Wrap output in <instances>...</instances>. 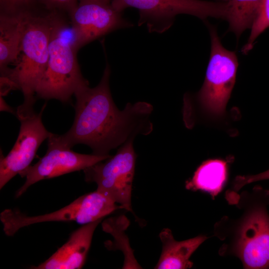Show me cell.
<instances>
[{"label":"cell","instance_id":"2e32d148","mask_svg":"<svg viewBox=\"0 0 269 269\" xmlns=\"http://www.w3.org/2000/svg\"><path fill=\"white\" fill-rule=\"evenodd\" d=\"M130 224V221L124 215L104 220L102 223L103 231L113 237V241H106L104 245L108 250H120L123 252L125 259L123 269H141L134 257V250L131 248L129 238L125 234V231Z\"/></svg>","mask_w":269,"mask_h":269},{"label":"cell","instance_id":"8fae6325","mask_svg":"<svg viewBox=\"0 0 269 269\" xmlns=\"http://www.w3.org/2000/svg\"><path fill=\"white\" fill-rule=\"evenodd\" d=\"M69 13L80 47L115 30L133 26L111 3L97 0H79Z\"/></svg>","mask_w":269,"mask_h":269},{"label":"cell","instance_id":"3957f363","mask_svg":"<svg viewBox=\"0 0 269 269\" xmlns=\"http://www.w3.org/2000/svg\"><path fill=\"white\" fill-rule=\"evenodd\" d=\"M51 25L50 13L38 16L28 13L15 67L4 77L20 90L23 103L16 111L17 118L34 113L37 87L46 69L49 57Z\"/></svg>","mask_w":269,"mask_h":269},{"label":"cell","instance_id":"52a82bcc","mask_svg":"<svg viewBox=\"0 0 269 269\" xmlns=\"http://www.w3.org/2000/svg\"><path fill=\"white\" fill-rule=\"evenodd\" d=\"M211 52L205 78L196 97L201 107L216 117L223 115L236 81L238 67L235 51L222 44L214 27L209 26Z\"/></svg>","mask_w":269,"mask_h":269},{"label":"cell","instance_id":"30bf717a","mask_svg":"<svg viewBox=\"0 0 269 269\" xmlns=\"http://www.w3.org/2000/svg\"><path fill=\"white\" fill-rule=\"evenodd\" d=\"M39 113L19 118L20 128L16 141L8 154H0V189H1L13 177L30 166L41 144L51 133L44 126L42 114Z\"/></svg>","mask_w":269,"mask_h":269},{"label":"cell","instance_id":"7402d4cb","mask_svg":"<svg viewBox=\"0 0 269 269\" xmlns=\"http://www.w3.org/2000/svg\"><path fill=\"white\" fill-rule=\"evenodd\" d=\"M0 111L7 112L16 116V111L6 104L1 96L0 97Z\"/></svg>","mask_w":269,"mask_h":269},{"label":"cell","instance_id":"277c9868","mask_svg":"<svg viewBox=\"0 0 269 269\" xmlns=\"http://www.w3.org/2000/svg\"><path fill=\"white\" fill-rule=\"evenodd\" d=\"M49 13L51 30L49 57L36 94L40 98L66 103L78 89L89 83L81 73L76 58L77 50L61 35L52 13Z\"/></svg>","mask_w":269,"mask_h":269},{"label":"cell","instance_id":"ffe728a7","mask_svg":"<svg viewBox=\"0 0 269 269\" xmlns=\"http://www.w3.org/2000/svg\"><path fill=\"white\" fill-rule=\"evenodd\" d=\"M34 0H0V13H14L28 10Z\"/></svg>","mask_w":269,"mask_h":269},{"label":"cell","instance_id":"603a6c76","mask_svg":"<svg viewBox=\"0 0 269 269\" xmlns=\"http://www.w3.org/2000/svg\"><path fill=\"white\" fill-rule=\"evenodd\" d=\"M105 3L110 4L112 0H97Z\"/></svg>","mask_w":269,"mask_h":269},{"label":"cell","instance_id":"5b68a950","mask_svg":"<svg viewBox=\"0 0 269 269\" xmlns=\"http://www.w3.org/2000/svg\"><path fill=\"white\" fill-rule=\"evenodd\" d=\"M120 208H123L96 189L80 196L59 210L43 215L28 216L18 210L6 209L1 212L0 220L5 235L12 236L21 228L36 223L74 221L87 224L102 219Z\"/></svg>","mask_w":269,"mask_h":269},{"label":"cell","instance_id":"e0dca14e","mask_svg":"<svg viewBox=\"0 0 269 269\" xmlns=\"http://www.w3.org/2000/svg\"><path fill=\"white\" fill-rule=\"evenodd\" d=\"M263 0H223L227 6L229 30L237 37L251 28Z\"/></svg>","mask_w":269,"mask_h":269},{"label":"cell","instance_id":"7a4b0ae2","mask_svg":"<svg viewBox=\"0 0 269 269\" xmlns=\"http://www.w3.org/2000/svg\"><path fill=\"white\" fill-rule=\"evenodd\" d=\"M229 203L236 216H224L214 225L222 243L219 255L239 258L244 269H269V190L257 185Z\"/></svg>","mask_w":269,"mask_h":269},{"label":"cell","instance_id":"9a60e30c","mask_svg":"<svg viewBox=\"0 0 269 269\" xmlns=\"http://www.w3.org/2000/svg\"><path fill=\"white\" fill-rule=\"evenodd\" d=\"M227 175V162L222 159H209L203 162L186 182L185 187L192 191L208 192L213 198L222 190Z\"/></svg>","mask_w":269,"mask_h":269},{"label":"cell","instance_id":"5bb4252c","mask_svg":"<svg viewBox=\"0 0 269 269\" xmlns=\"http://www.w3.org/2000/svg\"><path fill=\"white\" fill-rule=\"evenodd\" d=\"M29 10L14 13H0V68L1 77L9 69L7 66L15 63L26 22Z\"/></svg>","mask_w":269,"mask_h":269},{"label":"cell","instance_id":"6da1fadb","mask_svg":"<svg viewBox=\"0 0 269 269\" xmlns=\"http://www.w3.org/2000/svg\"><path fill=\"white\" fill-rule=\"evenodd\" d=\"M111 70L108 64L98 85L89 84L74 93L75 116L70 130L57 138L72 148L77 144L89 146L93 154L108 155L113 149L134 140L137 135H147L153 131L150 117L153 106L145 102L128 103L123 110L116 106L110 91Z\"/></svg>","mask_w":269,"mask_h":269},{"label":"cell","instance_id":"7c38bea8","mask_svg":"<svg viewBox=\"0 0 269 269\" xmlns=\"http://www.w3.org/2000/svg\"><path fill=\"white\" fill-rule=\"evenodd\" d=\"M102 219L83 225L82 227L73 232L68 241L47 260L31 269L82 268L90 248L95 230Z\"/></svg>","mask_w":269,"mask_h":269},{"label":"cell","instance_id":"8992f818","mask_svg":"<svg viewBox=\"0 0 269 269\" xmlns=\"http://www.w3.org/2000/svg\"><path fill=\"white\" fill-rule=\"evenodd\" d=\"M116 10L131 7L139 10L138 25L146 24L150 32L162 33L172 25L175 17L188 14L202 20L208 17L227 20L226 4L202 0H112Z\"/></svg>","mask_w":269,"mask_h":269},{"label":"cell","instance_id":"ac0fdd59","mask_svg":"<svg viewBox=\"0 0 269 269\" xmlns=\"http://www.w3.org/2000/svg\"><path fill=\"white\" fill-rule=\"evenodd\" d=\"M269 27V0H263L258 15L251 28V33L247 43L242 52L247 53L251 50L257 37Z\"/></svg>","mask_w":269,"mask_h":269},{"label":"cell","instance_id":"44dd1931","mask_svg":"<svg viewBox=\"0 0 269 269\" xmlns=\"http://www.w3.org/2000/svg\"><path fill=\"white\" fill-rule=\"evenodd\" d=\"M48 9L65 10L68 12L78 3V0H41Z\"/></svg>","mask_w":269,"mask_h":269},{"label":"cell","instance_id":"9c48e42d","mask_svg":"<svg viewBox=\"0 0 269 269\" xmlns=\"http://www.w3.org/2000/svg\"><path fill=\"white\" fill-rule=\"evenodd\" d=\"M48 139L45 154L33 165L21 171L19 175L25 177L24 184L17 190L18 198L32 185L44 179L52 178L91 166L107 160L111 155L85 154L74 152L59 141L57 134L51 133Z\"/></svg>","mask_w":269,"mask_h":269},{"label":"cell","instance_id":"ba28073f","mask_svg":"<svg viewBox=\"0 0 269 269\" xmlns=\"http://www.w3.org/2000/svg\"><path fill=\"white\" fill-rule=\"evenodd\" d=\"M133 142L130 140L124 143L105 162L100 161L83 170L86 181L96 183L97 190L131 212L136 157Z\"/></svg>","mask_w":269,"mask_h":269},{"label":"cell","instance_id":"d6986e66","mask_svg":"<svg viewBox=\"0 0 269 269\" xmlns=\"http://www.w3.org/2000/svg\"><path fill=\"white\" fill-rule=\"evenodd\" d=\"M269 179V169L255 175H239L233 181L230 188L226 192L229 195H235L245 185L254 182Z\"/></svg>","mask_w":269,"mask_h":269},{"label":"cell","instance_id":"4fadbf2b","mask_svg":"<svg viewBox=\"0 0 269 269\" xmlns=\"http://www.w3.org/2000/svg\"><path fill=\"white\" fill-rule=\"evenodd\" d=\"M162 243L159 259L154 267L156 269H185L191 268L193 262L190 260L192 254L208 237L198 236L182 241L175 240L171 231L164 228L159 234Z\"/></svg>","mask_w":269,"mask_h":269}]
</instances>
